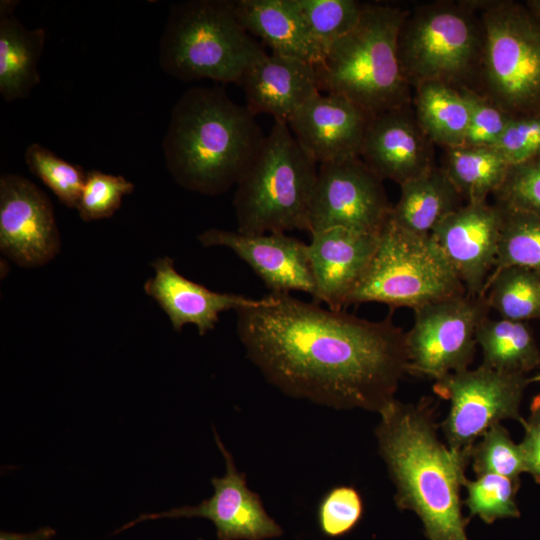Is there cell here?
I'll list each match as a JSON object with an SVG mask.
<instances>
[{"instance_id":"obj_9","label":"cell","mask_w":540,"mask_h":540,"mask_svg":"<svg viewBox=\"0 0 540 540\" xmlns=\"http://www.w3.org/2000/svg\"><path fill=\"white\" fill-rule=\"evenodd\" d=\"M466 294V290L430 234L406 231L391 220L345 307L367 302L413 310Z\"/></svg>"},{"instance_id":"obj_7","label":"cell","mask_w":540,"mask_h":540,"mask_svg":"<svg viewBox=\"0 0 540 540\" xmlns=\"http://www.w3.org/2000/svg\"><path fill=\"white\" fill-rule=\"evenodd\" d=\"M484 42L475 0H438L408 9L397 53L413 87L427 81L477 91Z\"/></svg>"},{"instance_id":"obj_30","label":"cell","mask_w":540,"mask_h":540,"mask_svg":"<svg viewBox=\"0 0 540 540\" xmlns=\"http://www.w3.org/2000/svg\"><path fill=\"white\" fill-rule=\"evenodd\" d=\"M463 487L467 491L464 504L471 517L478 516L487 524L499 519L520 517L516 503L519 479L484 473L477 475L475 480L465 477Z\"/></svg>"},{"instance_id":"obj_40","label":"cell","mask_w":540,"mask_h":540,"mask_svg":"<svg viewBox=\"0 0 540 540\" xmlns=\"http://www.w3.org/2000/svg\"><path fill=\"white\" fill-rule=\"evenodd\" d=\"M56 535L55 529L46 526L30 533L1 531L0 540H51Z\"/></svg>"},{"instance_id":"obj_39","label":"cell","mask_w":540,"mask_h":540,"mask_svg":"<svg viewBox=\"0 0 540 540\" xmlns=\"http://www.w3.org/2000/svg\"><path fill=\"white\" fill-rule=\"evenodd\" d=\"M521 424L525 435L519 445L524 458L525 472L540 483V423L523 420Z\"/></svg>"},{"instance_id":"obj_41","label":"cell","mask_w":540,"mask_h":540,"mask_svg":"<svg viewBox=\"0 0 540 540\" xmlns=\"http://www.w3.org/2000/svg\"><path fill=\"white\" fill-rule=\"evenodd\" d=\"M530 418L528 420L540 423V394L535 396L530 405Z\"/></svg>"},{"instance_id":"obj_43","label":"cell","mask_w":540,"mask_h":540,"mask_svg":"<svg viewBox=\"0 0 540 540\" xmlns=\"http://www.w3.org/2000/svg\"><path fill=\"white\" fill-rule=\"evenodd\" d=\"M529 382H540V374L529 378Z\"/></svg>"},{"instance_id":"obj_18","label":"cell","mask_w":540,"mask_h":540,"mask_svg":"<svg viewBox=\"0 0 540 540\" xmlns=\"http://www.w3.org/2000/svg\"><path fill=\"white\" fill-rule=\"evenodd\" d=\"M372 116L341 95L318 92L287 124L301 147L323 164L359 157Z\"/></svg>"},{"instance_id":"obj_2","label":"cell","mask_w":540,"mask_h":540,"mask_svg":"<svg viewBox=\"0 0 540 540\" xmlns=\"http://www.w3.org/2000/svg\"><path fill=\"white\" fill-rule=\"evenodd\" d=\"M431 407L425 400L396 399L384 407L375 430L379 452L396 488V506L419 517L427 540H468L460 489L469 453L438 438Z\"/></svg>"},{"instance_id":"obj_19","label":"cell","mask_w":540,"mask_h":540,"mask_svg":"<svg viewBox=\"0 0 540 540\" xmlns=\"http://www.w3.org/2000/svg\"><path fill=\"white\" fill-rule=\"evenodd\" d=\"M381 233V232H380ZM379 234L333 227L311 233L308 255L316 285L313 302L343 310L346 300L368 268Z\"/></svg>"},{"instance_id":"obj_6","label":"cell","mask_w":540,"mask_h":540,"mask_svg":"<svg viewBox=\"0 0 540 540\" xmlns=\"http://www.w3.org/2000/svg\"><path fill=\"white\" fill-rule=\"evenodd\" d=\"M317 164L288 124L274 121L258 156L236 185L233 206L237 231H309Z\"/></svg>"},{"instance_id":"obj_22","label":"cell","mask_w":540,"mask_h":540,"mask_svg":"<svg viewBox=\"0 0 540 540\" xmlns=\"http://www.w3.org/2000/svg\"><path fill=\"white\" fill-rule=\"evenodd\" d=\"M236 16L244 29L272 53L315 66L325 53L309 32L294 0H237Z\"/></svg>"},{"instance_id":"obj_5","label":"cell","mask_w":540,"mask_h":540,"mask_svg":"<svg viewBox=\"0 0 540 540\" xmlns=\"http://www.w3.org/2000/svg\"><path fill=\"white\" fill-rule=\"evenodd\" d=\"M264 53L229 0L171 5L159 42L162 70L182 81L210 79L241 85L251 64Z\"/></svg>"},{"instance_id":"obj_1","label":"cell","mask_w":540,"mask_h":540,"mask_svg":"<svg viewBox=\"0 0 540 540\" xmlns=\"http://www.w3.org/2000/svg\"><path fill=\"white\" fill-rule=\"evenodd\" d=\"M236 314L248 357L290 396L379 413L408 373L406 333L390 316L370 321L289 293H270Z\"/></svg>"},{"instance_id":"obj_38","label":"cell","mask_w":540,"mask_h":540,"mask_svg":"<svg viewBox=\"0 0 540 540\" xmlns=\"http://www.w3.org/2000/svg\"><path fill=\"white\" fill-rule=\"evenodd\" d=\"M511 166L540 154V112L513 117L493 147Z\"/></svg>"},{"instance_id":"obj_13","label":"cell","mask_w":540,"mask_h":540,"mask_svg":"<svg viewBox=\"0 0 540 540\" xmlns=\"http://www.w3.org/2000/svg\"><path fill=\"white\" fill-rule=\"evenodd\" d=\"M213 434L224 457L226 471L222 477L211 478L214 491L210 498L196 506L140 514L113 533L148 520L200 517L214 524L219 540H265L281 536V526L267 514L260 496L248 487L245 474L237 469L232 454L214 427Z\"/></svg>"},{"instance_id":"obj_3","label":"cell","mask_w":540,"mask_h":540,"mask_svg":"<svg viewBox=\"0 0 540 540\" xmlns=\"http://www.w3.org/2000/svg\"><path fill=\"white\" fill-rule=\"evenodd\" d=\"M265 137L256 116L223 88L194 86L172 107L162 141L165 165L184 189L217 196L237 185Z\"/></svg>"},{"instance_id":"obj_14","label":"cell","mask_w":540,"mask_h":540,"mask_svg":"<svg viewBox=\"0 0 540 540\" xmlns=\"http://www.w3.org/2000/svg\"><path fill=\"white\" fill-rule=\"evenodd\" d=\"M54 208L34 183L17 174L0 177V251L24 268L46 265L60 252Z\"/></svg>"},{"instance_id":"obj_8","label":"cell","mask_w":540,"mask_h":540,"mask_svg":"<svg viewBox=\"0 0 540 540\" xmlns=\"http://www.w3.org/2000/svg\"><path fill=\"white\" fill-rule=\"evenodd\" d=\"M484 29L477 91L512 117L540 112V21L524 3L475 0Z\"/></svg>"},{"instance_id":"obj_28","label":"cell","mask_w":540,"mask_h":540,"mask_svg":"<svg viewBox=\"0 0 540 540\" xmlns=\"http://www.w3.org/2000/svg\"><path fill=\"white\" fill-rule=\"evenodd\" d=\"M482 295L501 318L524 322L540 320V273L512 266L491 274Z\"/></svg>"},{"instance_id":"obj_35","label":"cell","mask_w":540,"mask_h":540,"mask_svg":"<svg viewBox=\"0 0 540 540\" xmlns=\"http://www.w3.org/2000/svg\"><path fill=\"white\" fill-rule=\"evenodd\" d=\"M363 511L362 498L355 488L334 487L323 496L318 505L319 529L326 537H342L358 525Z\"/></svg>"},{"instance_id":"obj_24","label":"cell","mask_w":540,"mask_h":540,"mask_svg":"<svg viewBox=\"0 0 540 540\" xmlns=\"http://www.w3.org/2000/svg\"><path fill=\"white\" fill-rule=\"evenodd\" d=\"M400 188L391 220L411 233L431 234L442 220L463 205L462 196L444 169L436 165Z\"/></svg>"},{"instance_id":"obj_26","label":"cell","mask_w":540,"mask_h":540,"mask_svg":"<svg viewBox=\"0 0 540 540\" xmlns=\"http://www.w3.org/2000/svg\"><path fill=\"white\" fill-rule=\"evenodd\" d=\"M476 342L488 368L526 375L540 365V350L524 322L486 317L477 328Z\"/></svg>"},{"instance_id":"obj_34","label":"cell","mask_w":540,"mask_h":540,"mask_svg":"<svg viewBox=\"0 0 540 540\" xmlns=\"http://www.w3.org/2000/svg\"><path fill=\"white\" fill-rule=\"evenodd\" d=\"M133 190V183L123 176L90 170L76 209L85 222L109 218L120 208L123 197Z\"/></svg>"},{"instance_id":"obj_20","label":"cell","mask_w":540,"mask_h":540,"mask_svg":"<svg viewBox=\"0 0 540 540\" xmlns=\"http://www.w3.org/2000/svg\"><path fill=\"white\" fill-rule=\"evenodd\" d=\"M151 266L154 275L145 281L144 291L157 302L177 332L192 324L203 336L214 329L222 312L258 306L263 302V298L211 291L180 274L174 260L168 256L157 258Z\"/></svg>"},{"instance_id":"obj_36","label":"cell","mask_w":540,"mask_h":540,"mask_svg":"<svg viewBox=\"0 0 540 540\" xmlns=\"http://www.w3.org/2000/svg\"><path fill=\"white\" fill-rule=\"evenodd\" d=\"M495 202L540 216V154L509 166Z\"/></svg>"},{"instance_id":"obj_23","label":"cell","mask_w":540,"mask_h":540,"mask_svg":"<svg viewBox=\"0 0 540 540\" xmlns=\"http://www.w3.org/2000/svg\"><path fill=\"white\" fill-rule=\"evenodd\" d=\"M16 3L0 2V94L6 102L25 99L40 82L46 39L45 29H28L14 16Z\"/></svg>"},{"instance_id":"obj_32","label":"cell","mask_w":540,"mask_h":540,"mask_svg":"<svg viewBox=\"0 0 540 540\" xmlns=\"http://www.w3.org/2000/svg\"><path fill=\"white\" fill-rule=\"evenodd\" d=\"M27 167L69 208L78 204L87 172L79 165L69 163L48 148L30 144L25 151Z\"/></svg>"},{"instance_id":"obj_33","label":"cell","mask_w":540,"mask_h":540,"mask_svg":"<svg viewBox=\"0 0 540 540\" xmlns=\"http://www.w3.org/2000/svg\"><path fill=\"white\" fill-rule=\"evenodd\" d=\"M469 461L476 475L494 473L519 479L525 472L520 445L501 423L491 426L472 446Z\"/></svg>"},{"instance_id":"obj_42","label":"cell","mask_w":540,"mask_h":540,"mask_svg":"<svg viewBox=\"0 0 540 540\" xmlns=\"http://www.w3.org/2000/svg\"><path fill=\"white\" fill-rule=\"evenodd\" d=\"M525 4L534 14V16L540 21V0H529L526 1Z\"/></svg>"},{"instance_id":"obj_21","label":"cell","mask_w":540,"mask_h":540,"mask_svg":"<svg viewBox=\"0 0 540 540\" xmlns=\"http://www.w3.org/2000/svg\"><path fill=\"white\" fill-rule=\"evenodd\" d=\"M241 86L246 106L255 116L269 114L284 123L320 92L315 65L272 52L251 64Z\"/></svg>"},{"instance_id":"obj_11","label":"cell","mask_w":540,"mask_h":540,"mask_svg":"<svg viewBox=\"0 0 540 540\" xmlns=\"http://www.w3.org/2000/svg\"><path fill=\"white\" fill-rule=\"evenodd\" d=\"M484 295L461 294L414 311V323L406 333L408 373L435 381L467 369L476 349V331L488 317Z\"/></svg>"},{"instance_id":"obj_10","label":"cell","mask_w":540,"mask_h":540,"mask_svg":"<svg viewBox=\"0 0 540 540\" xmlns=\"http://www.w3.org/2000/svg\"><path fill=\"white\" fill-rule=\"evenodd\" d=\"M524 374L500 372L484 365L457 371L434 384V392L450 401L441 427L447 445L467 452L493 425L505 419L523 422L520 405L529 384Z\"/></svg>"},{"instance_id":"obj_37","label":"cell","mask_w":540,"mask_h":540,"mask_svg":"<svg viewBox=\"0 0 540 540\" xmlns=\"http://www.w3.org/2000/svg\"><path fill=\"white\" fill-rule=\"evenodd\" d=\"M460 90L470 108V120L462 146L494 147L513 117L478 92Z\"/></svg>"},{"instance_id":"obj_16","label":"cell","mask_w":540,"mask_h":540,"mask_svg":"<svg viewBox=\"0 0 540 540\" xmlns=\"http://www.w3.org/2000/svg\"><path fill=\"white\" fill-rule=\"evenodd\" d=\"M204 247L232 250L263 281L271 293L303 291L316 296L308 244L284 232L245 234L211 228L197 236Z\"/></svg>"},{"instance_id":"obj_25","label":"cell","mask_w":540,"mask_h":540,"mask_svg":"<svg viewBox=\"0 0 540 540\" xmlns=\"http://www.w3.org/2000/svg\"><path fill=\"white\" fill-rule=\"evenodd\" d=\"M412 105L417 121L433 142L444 149L462 146L470 108L460 89L427 81L413 87Z\"/></svg>"},{"instance_id":"obj_27","label":"cell","mask_w":540,"mask_h":540,"mask_svg":"<svg viewBox=\"0 0 540 540\" xmlns=\"http://www.w3.org/2000/svg\"><path fill=\"white\" fill-rule=\"evenodd\" d=\"M509 164L493 147L445 149L442 168L466 203L486 202L502 185Z\"/></svg>"},{"instance_id":"obj_29","label":"cell","mask_w":540,"mask_h":540,"mask_svg":"<svg viewBox=\"0 0 540 540\" xmlns=\"http://www.w3.org/2000/svg\"><path fill=\"white\" fill-rule=\"evenodd\" d=\"M497 204L502 210V225L491 274L512 266L526 267L540 273V216Z\"/></svg>"},{"instance_id":"obj_15","label":"cell","mask_w":540,"mask_h":540,"mask_svg":"<svg viewBox=\"0 0 540 540\" xmlns=\"http://www.w3.org/2000/svg\"><path fill=\"white\" fill-rule=\"evenodd\" d=\"M501 225L502 210L496 202L466 203L430 234L468 296L483 293L495 266Z\"/></svg>"},{"instance_id":"obj_31","label":"cell","mask_w":540,"mask_h":540,"mask_svg":"<svg viewBox=\"0 0 540 540\" xmlns=\"http://www.w3.org/2000/svg\"><path fill=\"white\" fill-rule=\"evenodd\" d=\"M315 41L329 47L358 23L364 3L355 0H294Z\"/></svg>"},{"instance_id":"obj_12","label":"cell","mask_w":540,"mask_h":540,"mask_svg":"<svg viewBox=\"0 0 540 540\" xmlns=\"http://www.w3.org/2000/svg\"><path fill=\"white\" fill-rule=\"evenodd\" d=\"M392 208L383 180L360 157L319 164L308 232L342 227L379 234Z\"/></svg>"},{"instance_id":"obj_4","label":"cell","mask_w":540,"mask_h":540,"mask_svg":"<svg viewBox=\"0 0 540 540\" xmlns=\"http://www.w3.org/2000/svg\"><path fill=\"white\" fill-rule=\"evenodd\" d=\"M408 9L364 3L356 26L316 66L319 90L341 95L372 115L412 102L398 58L397 38Z\"/></svg>"},{"instance_id":"obj_17","label":"cell","mask_w":540,"mask_h":540,"mask_svg":"<svg viewBox=\"0 0 540 540\" xmlns=\"http://www.w3.org/2000/svg\"><path fill=\"white\" fill-rule=\"evenodd\" d=\"M433 146L411 102L372 116L359 157L379 178L401 185L435 166Z\"/></svg>"}]
</instances>
